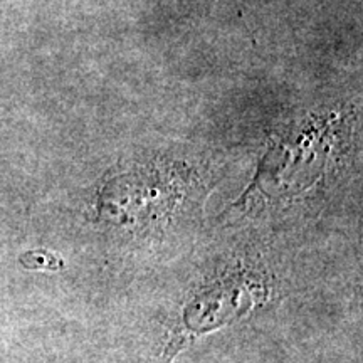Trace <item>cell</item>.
I'll use <instances>...</instances> for the list:
<instances>
[{
    "instance_id": "obj_1",
    "label": "cell",
    "mask_w": 363,
    "mask_h": 363,
    "mask_svg": "<svg viewBox=\"0 0 363 363\" xmlns=\"http://www.w3.org/2000/svg\"><path fill=\"white\" fill-rule=\"evenodd\" d=\"M272 296L267 269L259 262L234 259L195 284L180 303L163 347V363L207 335L246 321Z\"/></svg>"
},
{
    "instance_id": "obj_2",
    "label": "cell",
    "mask_w": 363,
    "mask_h": 363,
    "mask_svg": "<svg viewBox=\"0 0 363 363\" xmlns=\"http://www.w3.org/2000/svg\"><path fill=\"white\" fill-rule=\"evenodd\" d=\"M21 264L33 271H61L65 267V261L57 254L35 249V251L22 254Z\"/></svg>"
}]
</instances>
